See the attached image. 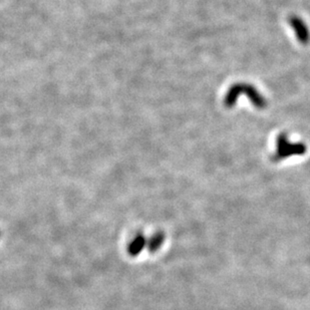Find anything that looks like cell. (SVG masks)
Here are the masks:
<instances>
[{"label":"cell","instance_id":"obj_1","mask_svg":"<svg viewBox=\"0 0 310 310\" xmlns=\"http://www.w3.org/2000/svg\"><path fill=\"white\" fill-rule=\"evenodd\" d=\"M306 153V146L303 143H292L285 134H280L276 140V150L271 160L279 162L291 156H300Z\"/></svg>","mask_w":310,"mask_h":310},{"label":"cell","instance_id":"obj_2","mask_svg":"<svg viewBox=\"0 0 310 310\" xmlns=\"http://www.w3.org/2000/svg\"><path fill=\"white\" fill-rule=\"evenodd\" d=\"M289 24L293 28L299 42H301L302 44H307L310 41L309 28L304 20H302L298 16H291L289 18Z\"/></svg>","mask_w":310,"mask_h":310},{"label":"cell","instance_id":"obj_3","mask_svg":"<svg viewBox=\"0 0 310 310\" xmlns=\"http://www.w3.org/2000/svg\"><path fill=\"white\" fill-rule=\"evenodd\" d=\"M147 238L143 233H138L127 246V253L131 257H137L147 246Z\"/></svg>","mask_w":310,"mask_h":310},{"label":"cell","instance_id":"obj_4","mask_svg":"<svg viewBox=\"0 0 310 310\" xmlns=\"http://www.w3.org/2000/svg\"><path fill=\"white\" fill-rule=\"evenodd\" d=\"M165 241V234L163 232L155 233L148 241H147V249L150 253L157 252Z\"/></svg>","mask_w":310,"mask_h":310}]
</instances>
